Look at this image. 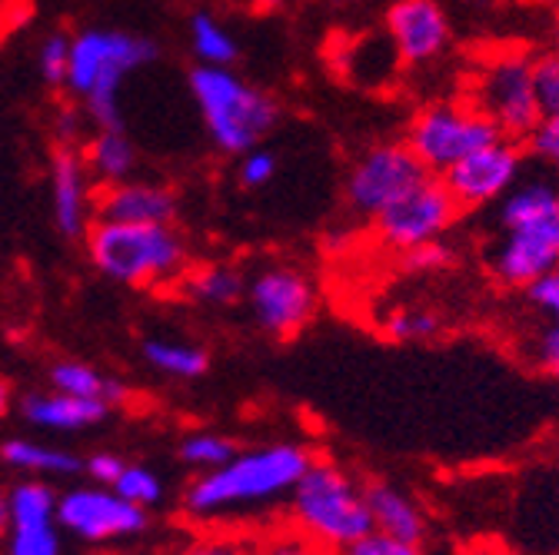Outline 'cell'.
<instances>
[{"label":"cell","mask_w":559,"mask_h":555,"mask_svg":"<svg viewBox=\"0 0 559 555\" xmlns=\"http://www.w3.org/2000/svg\"><path fill=\"white\" fill-rule=\"evenodd\" d=\"M240 183L257 190V186H266L273 177H276V154L266 150V147H253L240 157Z\"/></svg>","instance_id":"e575fe53"},{"label":"cell","mask_w":559,"mask_h":555,"mask_svg":"<svg viewBox=\"0 0 559 555\" xmlns=\"http://www.w3.org/2000/svg\"><path fill=\"white\" fill-rule=\"evenodd\" d=\"M11 386H8V379H0V420H4V415L11 412Z\"/></svg>","instance_id":"b9f144b4"},{"label":"cell","mask_w":559,"mask_h":555,"mask_svg":"<svg viewBox=\"0 0 559 555\" xmlns=\"http://www.w3.org/2000/svg\"><path fill=\"white\" fill-rule=\"evenodd\" d=\"M84 160L97 173V180H104L110 186V183H123L133 173L136 154H133V144L123 130H100L91 141Z\"/></svg>","instance_id":"d4e9b609"},{"label":"cell","mask_w":559,"mask_h":555,"mask_svg":"<svg viewBox=\"0 0 559 555\" xmlns=\"http://www.w3.org/2000/svg\"><path fill=\"white\" fill-rule=\"evenodd\" d=\"M144 360L174 379H200L210 370V353L203 346L180 342V339H147L144 342Z\"/></svg>","instance_id":"603a6c76"},{"label":"cell","mask_w":559,"mask_h":555,"mask_svg":"<svg viewBox=\"0 0 559 555\" xmlns=\"http://www.w3.org/2000/svg\"><path fill=\"white\" fill-rule=\"evenodd\" d=\"M183 293L203 306H234L247 297V276L230 263H206L183 276Z\"/></svg>","instance_id":"44dd1931"},{"label":"cell","mask_w":559,"mask_h":555,"mask_svg":"<svg viewBox=\"0 0 559 555\" xmlns=\"http://www.w3.org/2000/svg\"><path fill=\"white\" fill-rule=\"evenodd\" d=\"M97 220L104 224H136L157 227L174 224L177 217V193L160 183H110L94 200Z\"/></svg>","instance_id":"ac0fdd59"},{"label":"cell","mask_w":559,"mask_h":555,"mask_svg":"<svg viewBox=\"0 0 559 555\" xmlns=\"http://www.w3.org/2000/svg\"><path fill=\"white\" fill-rule=\"evenodd\" d=\"M0 459L17 472H34V475H74L84 469L81 456L44 446V443H31V439H8L0 446Z\"/></svg>","instance_id":"7402d4cb"},{"label":"cell","mask_w":559,"mask_h":555,"mask_svg":"<svg viewBox=\"0 0 559 555\" xmlns=\"http://www.w3.org/2000/svg\"><path fill=\"white\" fill-rule=\"evenodd\" d=\"M11 529V496L0 493V532Z\"/></svg>","instance_id":"60d3db41"},{"label":"cell","mask_w":559,"mask_h":555,"mask_svg":"<svg viewBox=\"0 0 559 555\" xmlns=\"http://www.w3.org/2000/svg\"><path fill=\"white\" fill-rule=\"evenodd\" d=\"M110 490H114L117 496H123L127 503L144 506V509H151V506L160 503V496H164L160 479H157L147 466H127L123 475L110 485Z\"/></svg>","instance_id":"f1b7e54d"},{"label":"cell","mask_w":559,"mask_h":555,"mask_svg":"<svg viewBox=\"0 0 559 555\" xmlns=\"http://www.w3.org/2000/svg\"><path fill=\"white\" fill-rule=\"evenodd\" d=\"M160 60V44L127 31H81L70 37L67 91L84 100V113L97 130H123L120 84L127 74Z\"/></svg>","instance_id":"3957f363"},{"label":"cell","mask_w":559,"mask_h":555,"mask_svg":"<svg viewBox=\"0 0 559 555\" xmlns=\"http://www.w3.org/2000/svg\"><path fill=\"white\" fill-rule=\"evenodd\" d=\"M383 336L393 342H433L447 333V319L440 310L424 306V303H403L393 306L383 323H380Z\"/></svg>","instance_id":"cb8c5ba5"},{"label":"cell","mask_w":559,"mask_h":555,"mask_svg":"<svg viewBox=\"0 0 559 555\" xmlns=\"http://www.w3.org/2000/svg\"><path fill=\"white\" fill-rule=\"evenodd\" d=\"M450 266H456V250L447 240H433L400 253V269L409 276H437L447 273Z\"/></svg>","instance_id":"83f0119b"},{"label":"cell","mask_w":559,"mask_h":555,"mask_svg":"<svg viewBox=\"0 0 559 555\" xmlns=\"http://www.w3.org/2000/svg\"><path fill=\"white\" fill-rule=\"evenodd\" d=\"M533 87L543 117L559 110V50H543L533 57Z\"/></svg>","instance_id":"f546056e"},{"label":"cell","mask_w":559,"mask_h":555,"mask_svg":"<svg viewBox=\"0 0 559 555\" xmlns=\"http://www.w3.org/2000/svg\"><path fill=\"white\" fill-rule=\"evenodd\" d=\"M263 8H276V4H284V0H260Z\"/></svg>","instance_id":"f6af8a7d"},{"label":"cell","mask_w":559,"mask_h":555,"mask_svg":"<svg viewBox=\"0 0 559 555\" xmlns=\"http://www.w3.org/2000/svg\"><path fill=\"white\" fill-rule=\"evenodd\" d=\"M87 250L94 266L123 287H157L187 276V243L174 224L136 227L97 220L87 230Z\"/></svg>","instance_id":"8992f818"},{"label":"cell","mask_w":559,"mask_h":555,"mask_svg":"<svg viewBox=\"0 0 559 555\" xmlns=\"http://www.w3.org/2000/svg\"><path fill=\"white\" fill-rule=\"evenodd\" d=\"M24 420L40 426V430H57V433H81L91 426H100L110 406L100 399L87 396H67V393H31L21 402Z\"/></svg>","instance_id":"d6986e66"},{"label":"cell","mask_w":559,"mask_h":555,"mask_svg":"<svg viewBox=\"0 0 559 555\" xmlns=\"http://www.w3.org/2000/svg\"><path fill=\"white\" fill-rule=\"evenodd\" d=\"M463 210L456 206L453 193L447 190L443 177H424L413 190H406L396 203H390L380 217H373V237L380 246L393 253H406L413 246H424L443 240Z\"/></svg>","instance_id":"30bf717a"},{"label":"cell","mask_w":559,"mask_h":555,"mask_svg":"<svg viewBox=\"0 0 559 555\" xmlns=\"http://www.w3.org/2000/svg\"><path fill=\"white\" fill-rule=\"evenodd\" d=\"M177 555H257V545L237 532H206L183 545Z\"/></svg>","instance_id":"4dcf8cb0"},{"label":"cell","mask_w":559,"mask_h":555,"mask_svg":"<svg viewBox=\"0 0 559 555\" xmlns=\"http://www.w3.org/2000/svg\"><path fill=\"white\" fill-rule=\"evenodd\" d=\"M57 526L84 542H117L147 532L151 516L144 506H133L107 485L70 490L57 499Z\"/></svg>","instance_id":"7c38bea8"},{"label":"cell","mask_w":559,"mask_h":555,"mask_svg":"<svg viewBox=\"0 0 559 555\" xmlns=\"http://www.w3.org/2000/svg\"><path fill=\"white\" fill-rule=\"evenodd\" d=\"M469 104L493 120L507 141H530L536 123L543 120L536 87H533V53L503 47L489 53L473 74Z\"/></svg>","instance_id":"52a82bcc"},{"label":"cell","mask_w":559,"mask_h":555,"mask_svg":"<svg viewBox=\"0 0 559 555\" xmlns=\"http://www.w3.org/2000/svg\"><path fill=\"white\" fill-rule=\"evenodd\" d=\"M559 266V186L520 180L493 217L486 269L503 290H526Z\"/></svg>","instance_id":"7a4b0ae2"},{"label":"cell","mask_w":559,"mask_h":555,"mask_svg":"<svg viewBox=\"0 0 559 555\" xmlns=\"http://www.w3.org/2000/svg\"><path fill=\"white\" fill-rule=\"evenodd\" d=\"M240 453V446H237V439H230V436H224V433H190V436H183V443H180V459L190 466V469H197V475L200 472H214V469H221L224 462H230L234 456Z\"/></svg>","instance_id":"4316f807"},{"label":"cell","mask_w":559,"mask_h":555,"mask_svg":"<svg viewBox=\"0 0 559 555\" xmlns=\"http://www.w3.org/2000/svg\"><path fill=\"white\" fill-rule=\"evenodd\" d=\"M340 555H427V552H424V545H409V542H396V539L370 532L367 539H360L357 545H349Z\"/></svg>","instance_id":"8d00e7d4"},{"label":"cell","mask_w":559,"mask_h":555,"mask_svg":"<svg viewBox=\"0 0 559 555\" xmlns=\"http://www.w3.org/2000/svg\"><path fill=\"white\" fill-rule=\"evenodd\" d=\"M50 386H53V393L100 399V402H107L110 409L130 402V389H127L120 379L100 376L94 366L78 363V360H60V363H53V366H50Z\"/></svg>","instance_id":"ffe728a7"},{"label":"cell","mask_w":559,"mask_h":555,"mask_svg":"<svg viewBox=\"0 0 559 555\" xmlns=\"http://www.w3.org/2000/svg\"><path fill=\"white\" fill-rule=\"evenodd\" d=\"M297 535L320 552H346L373 532L364 482L330 459H313L287 499Z\"/></svg>","instance_id":"277c9868"},{"label":"cell","mask_w":559,"mask_h":555,"mask_svg":"<svg viewBox=\"0 0 559 555\" xmlns=\"http://www.w3.org/2000/svg\"><path fill=\"white\" fill-rule=\"evenodd\" d=\"M190 94L210 144L230 157L260 147L280 120V104L266 91L237 77L230 67L197 63L190 71Z\"/></svg>","instance_id":"5b68a950"},{"label":"cell","mask_w":559,"mask_h":555,"mask_svg":"<svg viewBox=\"0 0 559 555\" xmlns=\"http://www.w3.org/2000/svg\"><path fill=\"white\" fill-rule=\"evenodd\" d=\"M549 37H552V50H559V8L549 17Z\"/></svg>","instance_id":"7bdbcfd3"},{"label":"cell","mask_w":559,"mask_h":555,"mask_svg":"<svg viewBox=\"0 0 559 555\" xmlns=\"http://www.w3.org/2000/svg\"><path fill=\"white\" fill-rule=\"evenodd\" d=\"M50 203H53V227L60 237L78 240L87 233L91 214V186H87V160L60 144L50 160Z\"/></svg>","instance_id":"e0dca14e"},{"label":"cell","mask_w":559,"mask_h":555,"mask_svg":"<svg viewBox=\"0 0 559 555\" xmlns=\"http://www.w3.org/2000/svg\"><path fill=\"white\" fill-rule=\"evenodd\" d=\"M257 555H323V552L317 545H310L304 535L284 532V535H273L263 545H257Z\"/></svg>","instance_id":"f35d334b"},{"label":"cell","mask_w":559,"mask_h":555,"mask_svg":"<svg viewBox=\"0 0 559 555\" xmlns=\"http://www.w3.org/2000/svg\"><path fill=\"white\" fill-rule=\"evenodd\" d=\"M11 496L8 555H60L57 532V496L47 482H17Z\"/></svg>","instance_id":"9a60e30c"},{"label":"cell","mask_w":559,"mask_h":555,"mask_svg":"<svg viewBox=\"0 0 559 555\" xmlns=\"http://www.w3.org/2000/svg\"><path fill=\"white\" fill-rule=\"evenodd\" d=\"M403 141L427 173L443 177L479 147L500 141V130L469 100H437L413 113Z\"/></svg>","instance_id":"ba28073f"},{"label":"cell","mask_w":559,"mask_h":555,"mask_svg":"<svg viewBox=\"0 0 559 555\" xmlns=\"http://www.w3.org/2000/svg\"><path fill=\"white\" fill-rule=\"evenodd\" d=\"M383 24L393 57L406 67L440 60L453 40V24L440 0H393Z\"/></svg>","instance_id":"5bb4252c"},{"label":"cell","mask_w":559,"mask_h":555,"mask_svg":"<svg viewBox=\"0 0 559 555\" xmlns=\"http://www.w3.org/2000/svg\"><path fill=\"white\" fill-rule=\"evenodd\" d=\"M247 306L253 323L273 339L300 336L317 316V283L290 263L260 266L247 280Z\"/></svg>","instance_id":"8fae6325"},{"label":"cell","mask_w":559,"mask_h":555,"mask_svg":"<svg viewBox=\"0 0 559 555\" xmlns=\"http://www.w3.org/2000/svg\"><path fill=\"white\" fill-rule=\"evenodd\" d=\"M364 493H367V509H370V522H373L377 535L409 542V545H424V539L430 532V519H427V509L419 506V499L406 490V485L377 475V479L364 482Z\"/></svg>","instance_id":"2e32d148"},{"label":"cell","mask_w":559,"mask_h":555,"mask_svg":"<svg viewBox=\"0 0 559 555\" xmlns=\"http://www.w3.org/2000/svg\"><path fill=\"white\" fill-rule=\"evenodd\" d=\"M424 177L430 173L413 157L406 141H380L367 147L360 157H354V164L346 167V177H343L346 210L354 217L373 220Z\"/></svg>","instance_id":"9c48e42d"},{"label":"cell","mask_w":559,"mask_h":555,"mask_svg":"<svg viewBox=\"0 0 559 555\" xmlns=\"http://www.w3.org/2000/svg\"><path fill=\"white\" fill-rule=\"evenodd\" d=\"M123 469H127V462H123L117 453H94L91 459H84V472H87L94 482L107 485V490L123 475Z\"/></svg>","instance_id":"74e56055"},{"label":"cell","mask_w":559,"mask_h":555,"mask_svg":"<svg viewBox=\"0 0 559 555\" xmlns=\"http://www.w3.org/2000/svg\"><path fill=\"white\" fill-rule=\"evenodd\" d=\"M81 120H84V113H81V107H78V104H63V107L57 110L53 130H57V136H60V144H67V147H70V141H74L78 130H81Z\"/></svg>","instance_id":"ab89813d"},{"label":"cell","mask_w":559,"mask_h":555,"mask_svg":"<svg viewBox=\"0 0 559 555\" xmlns=\"http://www.w3.org/2000/svg\"><path fill=\"white\" fill-rule=\"evenodd\" d=\"M453 4H460V8H486V4H493V0H453Z\"/></svg>","instance_id":"ee69618b"},{"label":"cell","mask_w":559,"mask_h":555,"mask_svg":"<svg viewBox=\"0 0 559 555\" xmlns=\"http://www.w3.org/2000/svg\"><path fill=\"white\" fill-rule=\"evenodd\" d=\"M523 297L549 326H559V266L549 269L546 276H539L536 283H530L523 290Z\"/></svg>","instance_id":"d6a6232c"},{"label":"cell","mask_w":559,"mask_h":555,"mask_svg":"<svg viewBox=\"0 0 559 555\" xmlns=\"http://www.w3.org/2000/svg\"><path fill=\"white\" fill-rule=\"evenodd\" d=\"M190 47L203 67H230L240 57L234 34L214 14H193L190 17Z\"/></svg>","instance_id":"484cf974"},{"label":"cell","mask_w":559,"mask_h":555,"mask_svg":"<svg viewBox=\"0 0 559 555\" xmlns=\"http://www.w3.org/2000/svg\"><path fill=\"white\" fill-rule=\"evenodd\" d=\"M530 357H533V363H536L539 373L559 379V326H549V323H546V326L536 333Z\"/></svg>","instance_id":"d590c367"},{"label":"cell","mask_w":559,"mask_h":555,"mask_svg":"<svg viewBox=\"0 0 559 555\" xmlns=\"http://www.w3.org/2000/svg\"><path fill=\"white\" fill-rule=\"evenodd\" d=\"M526 147H530V154H533L539 164L559 170V110H556V113H546V117L536 123V130H533V136L526 141Z\"/></svg>","instance_id":"836d02e7"},{"label":"cell","mask_w":559,"mask_h":555,"mask_svg":"<svg viewBox=\"0 0 559 555\" xmlns=\"http://www.w3.org/2000/svg\"><path fill=\"white\" fill-rule=\"evenodd\" d=\"M313 459L317 456L310 446L297 439H273L253 449H240L221 469L193 475L180 499L183 512L210 522L287 503Z\"/></svg>","instance_id":"6da1fadb"},{"label":"cell","mask_w":559,"mask_h":555,"mask_svg":"<svg viewBox=\"0 0 559 555\" xmlns=\"http://www.w3.org/2000/svg\"><path fill=\"white\" fill-rule=\"evenodd\" d=\"M40 77L50 84V87H63L67 84V71H70V37L63 34H50L44 44H40Z\"/></svg>","instance_id":"1f68e13d"},{"label":"cell","mask_w":559,"mask_h":555,"mask_svg":"<svg viewBox=\"0 0 559 555\" xmlns=\"http://www.w3.org/2000/svg\"><path fill=\"white\" fill-rule=\"evenodd\" d=\"M526 154L516 141H500L479 147L466 160H460L450 173H443L447 190L453 193L460 210H483L489 203H500L523 177Z\"/></svg>","instance_id":"4fadbf2b"}]
</instances>
